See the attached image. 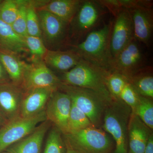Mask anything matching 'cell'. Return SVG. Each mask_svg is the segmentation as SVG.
I'll return each mask as SVG.
<instances>
[{
  "label": "cell",
  "instance_id": "obj_1",
  "mask_svg": "<svg viewBox=\"0 0 153 153\" xmlns=\"http://www.w3.org/2000/svg\"><path fill=\"white\" fill-rule=\"evenodd\" d=\"M113 21L89 33L79 44L71 45V50L83 60L107 71L112 63L110 41Z\"/></svg>",
  "mask_w": 153,
  "mask_h": 153
},
{
  "label": "cell",
  "instance_id": "obj_2",
  "mask_svg": "<svg viewBox=\"0 0 153 153\" xmlns=\"http://www.w3.org/2000/svg\"><path fill=\"white\" fill-rule=\"evenodd\" d=\"M132 110L121 100L114 99L105 110L102 128L111 136L115 147L111 153H128V126Z\"/></svg>",
  "mask_w": 153,
  "mask_h": 153
},
{
  "label": "cell",
  "instance_id": "obj_3",
  "mask_svg": "<svg viewBox=\"0 0 153 153\" xmlns=\"http://www.w3.org/2000/svg\"><path fill=\"white\" fill-rule=\"evenodd\" d=\"M81 59L70 70L62 74V84L91 89L110 100H113L106 85L108 71Z\"/></svg>",
  "mask_w": 153,
  "mask_h": 153
},
{
  "label": "cell",
  "instance_id": "obj_4",
  "mask_svg": "<svg viewBox=\"0 0 153 153\" xmlns=\"http://www.w3.org/2000/svg\"><path fill=\"white\" fill-rule=\"evenodd\" d=\"M59 90L68 94L73 104L84 113L94 127L101 128L105 110L113 100L88 88L62 84Z\"/></svg>",
  "mask_w": 153,
  "mask_h": 153
},
{
  "label": "cell",
  "instance_id": "obj_5",
  "mask_svg": "<svg viewBox=\"0 0 153 153\" xmlns=\"http://www.w3.org/2000/svg\"><path fill=\"white\" fill-rule=\"evenodd\" d=\"M105 9L97 1H82L69 25L68 40L74 42L71 45L80 43L94 30L106 12Z\"/></svg>",
  "mask_w": 153,
  "mask_h": 153
},
{
  "label": "cell",
  "instance_id": "obj_6",
  "mask_svg": "<svg viewBox=\"0 0 153 153\" xmlns=\"http://www.w3.org/2000/svg\"><path fill=\"white\" fill-rule=\"evenodd\" d=\"M101 128L91 127L63 135L64 140L80 153H111L114 149L112 137Z\"/></svg>",
  "mask_w": 153,
  "mask_h": 153
},
{
  "label": "cell",
  "instance_id": "obj_7",
  "mask_svg": "<svg viewBox=\"0 0 153 153\" xmlns=\"http://www.w3.org/2000/svg\"><path fill=\"white\" fill-rule=\"evenodd\" d=\"M47 120L45 111L35 116H19L8 120L0 128V153L33 132L38 125Z\"/></svg>",
  "mask_w": 153,
  "mask_h": 153
},
{
  "label": "cell",
  "instance_id": "obj_8",
  "mask_svg": "<svg viewBox=\"0 0 153 153\" xmlns=\"http://www.w3.org/2000/svg\"><path fill=\"white\" fill-rule=\"evenodd\" d=\"M140 44L134 38L112 60L109 71L121 74L128 79L147 66L146 58Z\"/></svg>",
  "mask_w": 153,
  "mask_h": 153
},
{
  "label": "cell",
  "instance_id": "obj_9",
  "mask_svg": "<svg viewBox=\"0 0 153 153\" xmlns=\"http://www.w3.org/2000/svg\"><path fill=\"white\" fill-rule=\"evenodd\" d=\"M62 82L43 60H33L25 71L21 87L24 91L38 88L58 90Z\"/></svg>",
  "mask_w": 153,
  "mask_h": 153
},
{
  "label": "cell",
  "instance_id": "obj_10",
  "mask_svg": "<svg viewBox=\"0 0 153 153\" xmlns=\"http://www.w3.org/2000/svg\"><path fill=\"white\" fill-rule=\"evenodd\" d=\"M114 17L110 41L112 60L134 38L133 25L128 10L122 9Z\"/></svg>",
  "mask_w": 153,
  "mask_h": 153
},
{
  "label": "cell",
  "instance_id": "obj_11",
  "mask_svg": "<svg viewBox=\"0 0 153 153\" xmlns=\"http://www.w3.org/2000/svg\"><path fill=\"white\" fill-rule=\"evenodd\" d=\"M43 36L49 45L60 47L68 40L69 24L51 13L37 10Z\"/></svg>",
  "mask_w": 153,
  "mask_h": 153
},
{
  "label": "cell",
  "instance_id": "obj_12",
  "mask_svg": "<svg viewBox=\"0 0 153 153\" xmlns=\"http://www.w3.org/2000/svg\"><path fill=\"white\" fill-rule=\"evenodd\" d=\"M71 105L68 94L58 90L52 93L45 108L47 120L54 124L63 134L67 132Z\"/></svg>",
  "mask_w": 153,
  "mask_h": 153
},
{
  "label": "cell",
  "instance_id": "obj_13",
  "mask_svg": "<svg viewBox=\"0 0 153 153\" xmlns=\"http://www.w3.org/2000/svg\"><path fill=\"white\" fill-rule=\"evenodd\" d=\"M24 91L12 82L0 84V109L8 121L20 116Z\"/></svg>",
  "mask_w": 153,
  "mask_h": 153
},
{
  "label": "cell",
  "instance_id": "obj_14",
  "mask_svg": "<svg viewBox=\"0 0 153 153\" xmlns=\"http://www.w3.org/2000/svg\"><path fill=\"white\" fill-rule=\"evenodd\" d=\"M133 25L134 38L149 47L153 30L152 7H137L128 10Z\"/></svg>",
  "mask_w": 153,
  "mask_h": 153
},
{
  "label": "cell",
  "instance_id": "obj_15",
  "mask_svg": "<svg viewBox=\"0 0 153 153\" xmlns=\"http://www.w3.org/2000/svg\"><path fill=\"white\" fill-rule=\"evenodd\" d=\"M55 91H56L51 88H38L25 91L21 105L20 116L33 117L45 111L49 99Z\"/></svg>",
  "mask_w": 153,
  "mask_h": 153
},
{
  "label": "cell",
  "instance_id": "obj_16",
  "mask_svg": "<svg viewBox=\"0 0 153 153\" xmlns=\"http://www.w3.org/2000/svg\"><path fill=\"white\" fill-rule=\"evenodd\" d=\"M152 134V130L132 112L128 126V152L144 153L149 137Z\"/></svg>",
  "mask_w": 153,
  "mask_h": 153
},
{
  "label": "cell",
  "instance_id": "obj_17",
  "mask_svg": "<svg viewBox=\"0 0 153 153\" xmlns=\"http://www.w3.org/2000/svg\"><path fill=\"white\" fill-rule=\"evenodd\" d=\"M50 123L47 120L43 122L33 132L5 151L10 153H41L44 137L50 128Z\"/></svg>",
  "mask_w": 153,
  "mask_h": 153
},
{
  "label": "cell",
  "instance_id": "obj_18",
  "mask_svg": "<svg viewBox=\"0 0 153 153\" xmlns=\"http://www.w3.org/2000/svg\"><path fill=\"white\" fill-rule=\"evenodd\" d=\"M81 59L71 49L67 51L48 49L43 61L50 69L63 73L73 68Z\"/></svg>",
  "mask_w": 153,
  "mask_h": 153
},
{
  "label": "cell",
  "instance_id": "obj_19",
  "mask_svg": "<svg viewBox=\"0 0 153 153\" xmlns=\"http://www.w3.org/2000/svg\"><path fill=\"white\" fill-rule=\"evenodd\" d=\"M0 61L7 71L11 82L21 86L29 64L21 60L17 53L1 48Z\"/></svg>",
  "mask_w": 153,
  "mask_h": 153
},
{
  "label": "cell",
  "instance_id": "obj_20",
  "mask_svg": "<svg viewBox=\"0 0 153 153\" xmlns=\"http://www.w3.org/2000/svg\"><path fill=\"white\" fill-rule=\"evenodd\" d=\"M83 0H54L46 2L37 10L51 13L68 24H70L77 13Z\"/></svg>",
  "mask_w": 153,
  "mask_h": 153
},
{
  "label": "cell",
  "instance_id": "obj_21",
  "mask_svg": "<svg viewBox=\"0 0 153 153\" xmlns=\"http://www.w3.org/2000/svg\"><path fill=\"white\" fill-rule=\"evenodd\" d=\"M0 48L19 53L28 52L25 38L18 35L12 26L0 19Z\"/></svg>",
  "mask_w": 153,
  "mask_h": 153
},
{
  "label": "cell",
  "instance_id": "obj_22",
  "mask_svg": "<svg viewBox=\"0 0 153 153\" xmlns=\"http://www.w3.org/2000/svg\"><path fill=\"white\" fill-rule=\"evenodd\" d=\"M128 80L139 95L153 99V76L152 66H145L134 74Z\"/></svg>",
  "mask_w": 153,
  "mask_h": 153
},
{
  "label": "cell",
  "instance_id": "obj_23",
  "mask_svg": "<svg viewBox=\"0 0 153 153\" xmlns=\"http://www.w3.org/2000/svg\"><path fill=\"white\" fill-rule=\"evenodd\" d=\"M102 6L114 16L122 9L130 10L137 7H152V1L148 0H99Z\"/></svg>",
  "mask_w": 153,
  "mask_h": 153
},
{
  "label": "cell",
  "instance_id": "obj_24",
  "mask_svg": "<svg viewBox=\"0 0 153 153\" xmlns=\"http://www.w3.org/2000/svg\"><path fill=\"white\" fill-rule=\"evenodd\" d=\"M93 126L86 115L72 103L66 134L74 133Z\"/></svg>",
  "mask_w": 153,
  "mask_h": 153
},
{
  "label": "cell",
  "instance_id": "obj_25",
  "mask_svg": "<svg viewBox=\"0 0 153 153\" xmlns=\"http://www.w3.org/2000/svg\"><path fill=\"white\" fill-rule=\"evenodd\" d=\"M132 112L137 115L149 128L153 129V99L140 95L138 104Z\"/></svg>",
  "mask_w": 153,
  "mask_h": 153
},
{
  "label": "cell",
  "instance_id": "obj_26",
  "mask_svg": "<svg viewBox=\"0 0 153 153\" xmlns=\"http://www.w3.org/2000/svg\"><path fill=\"white\" fill-rule=\"evenodd\" d=\"M60 130L54 126L49 132L44 153H66L65 141Z\"/></svg>",
  "mask_w": 153,
  "mask_h": 153
},
{
  "label": "cell",
  "instance_id": "obj_27",
  "mask_svg": "<svg viewBox=\"0 0 153 153\" xmlns=\"http://www.w3.org/2000/svg\"><path fill=\"white\" fill-rule=\"evenodd\" d=\"M128 79L121 74L113 71H108L106 85L113 98L119 100L121 92Z\"/></svg>",
  "mask_w": 153,
  "mask_h": 153
},
{
  "label": "cell",
  "instance_id": "obj_28",
  "mask_svg": "<svg viewBox=\"0 0 153 153\" xmlns=\"http://www.w3.org/2000/svg\"><path fill=\"white\" fill-rule=\"evenodd\" d=\"M25 39L28 52L33 56V60H43L48 49L42 38L27 35Z\"/></svg>",
  "mask_w": 153,
  "mask_h": 153
},
{
  "label": "cell",
  "instance_id": "obj_29",
  "mask_svg": "<svg viewBox=\"0 0 153 153\" xmlns=\"http://www.w3.org/2000/svg\"><path fill=\"white\" fill-rule=\"evenodd\" d=\"M20 1L6 0L0 3V19L12 25L16 18Z\"/></svg>",
  "mask_w": 153,
  "mask_h": 153
},
{
  "label": "cell",
  "instance_id": "obj_30",
  "mask_svg": "<svg viewBox=\"0 0 153 153\" xmlns=\"http://www.w3.org/2000/svg\"><path fill=\"white\" fill-rule=\"evenodd\" d=\"M27 31L28 36L41 37L40 22L36 7L28 1L27 11Z\"/></svg>",
  "mask_w": 153,
  "mask_h": 153
},
{
  "label": "cell",
  "instance_id": "obj_31",
  "mask_svg": "<svg viewBox=\"0 0 153 153\" xmlns=\"http://www.w3.org/2000/svg\"><path fill=\"white\" fill-rule=\"evenodd\" d=\"M28 1H20L19 11L16 18L12 24L16 33L23 38L27 36V11Z\"/></svg>",
  "mask_w": 153,
  "mask_h": 153
},
{
  "label": "cell",
  "instance_id": "obj_32",
  "mask_svg": "<svg viewBox=\"0 0 153 153\" xmlns=\"http://www.w3.org/2000/svg\"><path fill=\"white\" fill-rule=\"evenodd\" d=\"M139 96L128 80L121 92L119 100L128 105L133 111L138 104Z\"/></svg>",
  "mask_w": 153,
  "mask_h": 153
},
{
  "label": "cell",
  "instance_id": "obj_33",
  "mask_svg": "<svg viewBox=\"0 0 153 153\" xmlns=\"http://www.w3.org/2000/svg\"><path fill=\"white\" fill-rule=\"evenodd\" d=\"M11 82L8 75L0 61V84Z\"/></svg>",
  "mask_w": 153,
  "mask_h": 153
},
{
  "label": "cell",
  "instance_id": "obj_34",
  "mask_svg": "<svg viewBox=\"0 0 153 153\" xmlns=\"http://www.w3.org/2000/svg\"><path fill=\"white\" fill-rule=\"evenodd\" d=\"M144 153H153V135L151 134L146 145Z\"/></svg>",
  "mask_w": 153,
  "mask_h": 153
},
{
  "label": "cell",
  "instance_id": "obj_35",
  "mask_svg": "<svg viewBox=\"0 0 153 153\" xmlns=\"http://www.w3.org/2000/svg\"><path fill=\"white\" fill-rule=\"evenodd\" d=\"M64 141H65V144L66 146V153H80L74 149V148L72 147L71 145L69 144L65 140H64Z\"/></svg>",
  "mask_w": 153,
  "mask_h": 153
},
{
  "label": "cell",
  "instance_id": "obj_36",
  "mask_svg": "<svg viewBox=\"0 0 153 153\" xmlns=\"http://www.w3.org/2000/svg\"><path fill=\"white\" fill-rule=\"evenodd\" d=\"M7 121L8 120H7L0 109V128L4 125Z\"/></svg>",
  "mask_w": 153,
  "mask_h": 153
},
{
  "label": "cell",
  "instance_id": "obj_37",
  "mask_svg": "<svg viewBox=\"0 0 153 153\" xmlns=\"http://www.w3.org/2000/svg\"><path fill=\"white\" fill-rule=\"evenodd\" d=\"M10 153V152H6V151H4V152H3L2 153Z\"/></svg>",
  "mask_w": 153,
  "mask_h": 153
},
{
  "label": "cell",
  "instance_id": "obj_38",
  "mask_svg": "<svg viewBox=\"0 0 153 153\" xmlns=\"http://www.w3.org/2000/svg\"><path fill=\"white\" fill-rule=\"evenodd\" d=\"M128 153H131V152H128Z\"/></svg>",
  "mask_w": 153,
  "mask_h": 153
},
{
  "label": "cell",
  "instance_id": "obj_39",
  "mask_svg": "<svg viewBox=\"0 0 153 153\" xmlns=\"http://www.w3.org/2000/svg\"><path fill=\"white\" fill-rule=\"evenodd\" d=\"M1 1H0V3L1 2Z\"/></svg>",
  "mask_w": 153,
  "mask_h": 153
}]
</instances>
